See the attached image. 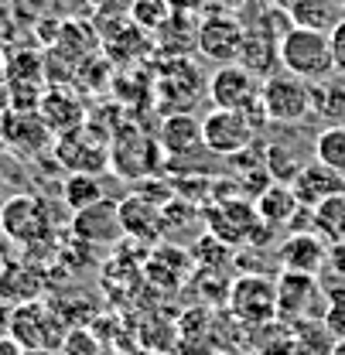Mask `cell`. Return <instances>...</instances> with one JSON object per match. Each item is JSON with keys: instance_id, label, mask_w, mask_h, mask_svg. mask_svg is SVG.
I'll return each mask as SVG.
<instances>
[{"instance_id": "23", "label": "cell", "mask_w": 345, "mask_h": 355, "mask_svg": "<svg viewBox=\"0 0 345 355\" xmlns=\"http://www.w3.org/2000/svg\"><path fill=\"white\" fill-rule=\"evenodd\" d=\"M106 191H103V181L99 175H69L62 184V202L72 209V212H83L89 205L103 202Z\"/></svg>"}, {"instance_id": "21", "label": "cell", "mask_w": 345, "mask_h": 355, "mask_svg": "<svg viewBox=\"0 0 345 355\" xmlns=\"http://www.w3.org/2000/svg\"><path fill=\"white\" fill-rule=\"evenodd\" d=\"M253 205H257L260 219L267 225H287L301 209V202H298V195H294V188L287 181H270L257 195Z\"/></svg>"}, {"instance_id": "16", "label": "cell", "mask_w": 345, "mask_h": 355, "mask_svg": "<svg viewBox=\"0 0 345 355\" xmlns=\"http://www.w3.org/2000/svg\"><path fill=\"white\" fill-rule=\"evenodd\" d=\"M120 219H124V232L140 239V243H158L168 229L165 222V209L140 198V195H130L120 202Z\"/></svg>"}, {"instance_id": "30", "label": "cell", "mask_w": 345, "mask_h": 355, "mask_svg": "<svg viewBox=\"0 0 345 355\" xmlns=\"http://www.w3.org/2000/svg\"><path fill=\"white\" fill-rule=\"evenodd\" d=\"M0 355H28L10 335H0Z\"/></svg>"}, {"instance_id": "1", "label": "cell", "mask_w": 345, "mask_h": 355, "mask_svg": "<svg viewBox=\"0 0 345 355\" xmlns=\"http://www.w3.org/2000/svg\"><path fill=\"white\" fill-rule=\"evenodd\" d=\"M280 69L298 76L304 83H325L335 76V55H332V31L314 28H291L280 38Z\"/></svg>"}, {"instance_id": "13", "label": "cell", "mask_w": 345, "mask_h": 355, "mask_svg": "<svg viewBox=\"0 0 345 355\" xmlns=\"http://www.w3.org/2000/svg\"><path fill=\"white\" fill-rule=\"evenodd\" d=\"M291 188H294L301 209H311V212H314V209L325 205L328 198L342 195L345 191V175L342 171H335V168H328V164H321V161H314V164H304L301 171L294 175Z\"/></svg>"}, {"instance_id": "24", "label": "cell", "mask_w": 345, "mask_h": 355, "mask_svg": "<svg viewBox=\"0 0 345 355\" xmlns=\"http://www.w3.org/2000/svg\"><path fill=\"white\" fill-rule=\"evenodd\" d=\"M314 161L345 175V123H332L314 137Z\"/></svg>"}, {"instance_id": "10", "label": "cell", "mask_w": 345, "mask_h": 355, "mask_svg": "<svg viewBox=\"0 0 345 355\" xmlns=\"http://www.w3.org/2000/svg\"><path fill=\"white\" fill-rule=\"evenodd\" d=\"M229 308L243 324H267L277 318V280L250 273L239 277L229 291Z\"/></svg>"}, {"instance_id": "19", "label": "cell", "mask_w": 345, "mask_h": 355, "mask_svg": "<svg viewBox=\"0 0 345 355\" xmlns=\"http://www.w3.org/2000/svg\"><path fill=\"white\" fill-rule=\"evenodd\" d=\"M158 137L171 157H188L199 147H205V130L202 120H195V113H168Z\"/></svg>"}, {"instance_id": "34", "label": "cell", "mask_w": 345, "mask_h": 355, "mask_svg": "<svg viewBox=\"0 0 345 355\" xmlns=\"http://www.w3.org/2000/svg\"><path fill=\"white\" fill-rule=\"evenodd\" d=\"M137 355H161V352H137Z\"/></svg>"}, {"instance_id": "18", "label": "cell", "mask_w": 345, "mask_h": 355, "mask_svg": "<svg viewBox=\"0 0 345 355\" xmlns=\"http://www.w3.org/2000/svg\"><path fill=\"white\" fill-rule=\"evenodd\" d=\"M239 65H246L250 72H257L260 79L277 76L274 65H280V38H277L270 28H263V24L246 28V42H243Z\"/></svg>"}, {"instance_id": "2", "label": "cell", "mask_w": 345, "mask_h": 355, "mask_svg": "<svg viewBox=\"0 0 345 355\" xmlns=\"http://www.w3.org/2000/svg\"><path fill=\"white\" fill-rule=\"evenodd\" d=\"M168 150L161 144V137H151V133L137 130L124 123L120 130L110 137V168L124 181H144V178H154L161 171Z\"/></svg>"}, {"instance_id": "28", "label": "cell", "mask_w": 345, "mask_h": 355, "mask_svg": "<svg viewBox=\"0 0 345 355\" xmlns=\"http://www.w3.org/2000/svg\"><path fill=\"white\" fill-rule=\"evenodd\" d=\"M332 55H335V76L345 79V17L332 28Z\"/></svg>"}, {"instance_id": "15", "label": "cell", "mask_w": 345, "mask_h": 355, "mask_svg": "<svg viewBox=\"0 0 345 355\" xmlns=\"http://www.w3.org/2000/svg\"><path fill=\"white\" fill-rule=\"evenodd\" d=\"M209 216L226 219V222H209V232L219 236L222 243H229V246L257 239V222H263L257 205H250V202H226V205H216Z\"/></svg>"}, {"instance_id": "32", "label": "cell", "mask_w": 345, "mask_h": 355, "mask_svg": "<svg viewBox=\"0 0 345 355\" xmlns=\"http://www.w3.org/2000/svg\"><path fill=\"white\" fill-rule=\"evenodd\" d=\"M328 355H345V338H335V345H332Z\"/></svg>"}, {"instance_id": "17", "label": "cell", "mask_w": 345, "mask_h": 355, "mask_svg": "<svg viewBox=\"0 0 345 355\" xmlns=\"http://www.w3.org/2000/svg\"><path fill=\"white\" fill-rule=\"evenodd\" d=\"M277 260L284 270H294V273H318L321 266H328V246L314 232H294L284 239Z\"/></svg>"}, {"instance_id": "8", "label": "cell", "mask_w": 345, "mask_h": 355, "mask_svg": "<svg viewBox=\"0 0 345 355\" xmlns=\"http://www.w3.org/2000/svg\"><path fill=\"white\" fill-rule=\"evenodd\" d=\"M0 225H3V236H10L14 243H42L55 232V222L51 212L42 198L35 195H14L3 209H0Z\"/></svg>"}, {"instance_id": "9", "label": "cell", "mask_w": 345, "mask_h": 355, "mask_svg": "<svg viewBox=\"0 0 345 355\" xmlns=\"http://www.w3.org/2000/svg\"><path fill=\"white\" fill-rule=\"evenodd\" d=\"M10 338L24 349V352H48L62 345V331H48V328H62L58 314L51 308H44L38 301H28L21 308H14L10 314Z\"/></svg>"}, {"instance_id": "4", "label": "cell", "mask_w": 345, "mask_h": 355, "mask_svg": "<svg viewBox=\"0 0 345 355\" xmlns=\"http://www.w3.org/2000/svg\"><path fill=\"white\" fill-rule=\"evenodd\" d=\"M267 120L263 106H257L253 113H236V110H212L202 120L205 130V150H212L219 157H236L243 150H250V144L257 140V133Z\"/></svg>"}, {"instance_id": "12", "label": "cell", "mask_w": 345, "mask_h": 355, "mask_svg": "<svg viewBox=\"0 0 345 355\" xmlns=\"http://www.w3.org/2000/svg\"><path fill=\"white\" fill-rule=\"evenodd\" d=\"M72 232L79 243L86 246H113L117 239H124V219H120V205L103 198L96 205H89L83 212H72Z\"/></svg>"}, {"instance_id": "5", "label": "cell", "mask_w": 345, "mask_h": 355, "mask_svg": "<svg viewBox=\"0 0 345 355\" xmlns=\"http://www.w3.org/2000/svg\"><path fill=\"white\" fill-rule=\"evenodd\" d=\"M55 157L69 175H103L110 168V137L83 123L55 140Z\"/></svg>"}, {"instance_id": "35", "label": "cell", "mask_w": 345, "mask_h": 355, "mask_svg": "<svg viewBox=\"0 0 345 355\" xmlns=\"http://www.w3.org/2000/svg\"><path fill=\"white\" fill-rule=\"evenodd\" d=\"M0 270H3V266H0Z\"/></svg>"}, {"instance_id": "20", "label": "cell", "mask_w": 345, "mask_h": 355, "mask_svg": "<svg viewBox=\"0 0 345 355\" xmlns=\"http://www.w3.org/2000/svg\"><path fill=\"white\" fill-rule=\"evenodd\" d=\"M274 3L294 21V28L332 31V28L345 17L335 0H274Z\"/></svg>"}, {"instance_id": "22", "label": "cell", "mask_w": 345, "mask_h": 355, "mask_svg": "<svg viewBox=\"0 0 345 355\" xmlns=\"http://www.w3.org/2000/svg\"><path fill=\"white\" fill-rule=\"evenodd\" d=\"M42 110H58V113H51V116H42L44 127H48L51 133H58V137L86 123L83 106H79L69 92H48V96H44V103H42Z\"/></svg>"}, {"instance_id": "26", "label": "cell", "mask_w": 345, "mask_h": 355, "mask_svg": "<svg viewBox=\"0 0 345 355\" xmlns=\"http://www.w3.org/2000/svg\"><path fill=\"white\" fill-rule=\"evenodd\" d=\"M133 17L140 21V28L158 31V28H161V24L171 17V3H168V0H137Z\"/></svg>"}, {"instance_id": "27", "label": "cell", "mask_w": 345, "mask_h": 355, "mask_svg": "<svg viewBox=\"0 0 345 355\" xmlns=\"http://www.w3.org/2000/svg\"><path fill=\"white\" fill-rule=\"evenodd\" d=\"M325 324L335 338H345V291H335L328 297V311H325Z\"/></svg>"}, {"instance_id": "25", "label": "cell", "mask_w": 345, "mask_h": 355, "mask_svg": "<svg viewBox=\"0 0 345 355\" xmlns=\"http://www.w3.org/2000/svg\"><path fill=\"white\" fill-rule=\"evenodd\" d=\"M314 225H318V232L328 236L332 243H342L345 239V191L314 209Z\"/></svg>"}, {"instance_id": "31", "label": "cell", "mask_w": 345, "mask_h": 355, "mask_svg": "<svg viewBox=\"0 0 345 355\" xmlns=\"http://www.w3.org/2000/svg\"><path fill=\"white\" fill-rule=\"evenodd\" d=\"M168 3H171V10H181V14H188V10H192V7H195L199 0H168Z\"/></svg>"}, {"instance_id": "29", "label": "cell", "mask_w": 345, "mask_h": 355, "mask_svg": "<svg viewBox=\"0 0 345 355\" xmlns=\"http://www.w3.org/2000/svg\"><path fill=\"white\" fill-rule=\"evenodd\" d=\"M328 266H332L335 273H342V277H345V239H342V243H332V246H328Z\"/></svg>"}, {"instance_id": "33", "label": "cell", "mask_w": 345, "mask_h": 355, "mask_svg": "<svg viewBox=\"0 0 345 355\" xmlns=\"http://www.w3.org/2000/svg\"><path fill=\"white\" fill-rule=\"evenodd\" d=\"M335 3H339V10H342V14H345V0H335Z\"/></svg>"}, {"instance_id": "6", "label": "cell", "mask_w": 345, "mask_h": 355, "mask_svg": "<svg viewBox=\"0 0 345 355\" xmlns=\"http://www.w3.org/2000/svg\"><path fill=\"white\" fill-rule=\"evenodd\" d=\"M209 99L216 110H236V113H253L263 99V79L250 72L246 65H216L209 76Z\"/></svg>"}, {"instance_id": "11", "label": "cell", "mask_w": 345, "mask_h": 355, "mask_svg": "<svg viewBox=\"0 0 345 355\" xmlns=\"http://www.w3.org/2000/svg\"><path fill=\"white\" fill-rule=\"evenodd\" d=\"M243 42H246V28L229 14H212L199 24V55H205L216 65L239 62Z\"/></svg>"}, {"instance_id": "7", "label": "cell", "mask_w": 345, "mask_h": 355, "mask_svg": "<svg viewBox=\"0 0 345 355\" xmlns=\"http://www.w3.org/2000/svg\"><path fill=\"white\" fill-rule=\"evenodd\" d=\"M158 96H161V103L168 106L165 113H188L199 99H202V92L209 96V79H202V72L195 69V62L192 58H168V65L161 69V76H158Z\"/></svg>"}, {"instance_id": "14", "label": "cell", "mask_w": 345, "mask_h": 355, "mask_svg": "<svg viewBox=\"0 0 345 355\" xmlns=\"http://www.w3.org/2000/svg\"><path fill=\"white\" fill-rule=\"evenodd\" d=\"M321 287L314 280V273H294L284 270L277 277V318L284 321H301V314L308 311L311 301H318Z\"/></svg>"}, {"instance_id": "3", "label": "cell", "mask_w": 345, "mask_h": 355, "mask_svg": "<svg viewBox=\"0 0 345 355\" xmlns=\"http://www.w3.org/2000/svg\"><path fill=\"white\" fill-rule=\"evenodd\" d=\"M263 113L270 123H284V127H298L304 120H311L318 113V96L314 83H304L291 72H277L270 79H263V99H260Z\"/></svg>"}]
</instances>
